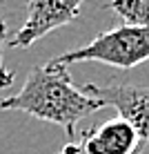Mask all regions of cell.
<instances>
[{
  "mask_svg": "<svg viewBox=\"0 0 149 154\" xmlns=\"http://www.w3.org/2000/svg\"><path fill=\"white\" fill-rule=\"evenodd\" d=\"M0 109L25 112L34 119L60 125L67 136H76V125L91 112L105 109L100 100L85 96L73 85L69 67L49 60L29 72L18 94L0 100Z\"/></svg>",
  "mask_w": 149,
  "mask_h": 154,
  "instance_id": "1",
  "label": "cell"
},
{
  "mask_svg": "<svg viewBox=\"0 0 149 154\" xmlns=\"http://www.w3.org/2000/svg\"><path fill=\"white\" fill-rule=\"evenodd\" d=\"M54 60L65 67L73 65V63L98 60L105 65L131 69V67L149 60V27L122 25L116 29L100 31L89 45L71 49L67 54L54 58Z\"/></svg>",
  "mask_w": 149,
  "mask_h": 154,
  "instance_id": "2",
  "label": "cell"
},
{
  "mask_svg": "<svg viewBox=\"0 0 149 154\" xmlns=\"http://www.w3.org/2000/svg\"><path fill=\"white\" fill-rule=\"evenodd\" d=\"M80 92L85 96L100 100L105 107H116L120 119L127 121L136 130V136H138L136 154L145 152V147L149 145V87L109 81L107 85L85 83Z\"/></svg>",
  "mask_w": 149,
  "mask_h": 154,
  "instance_id": "3",
  "label": "cell"
},
{
  "mask_svg": "<svg viewBox=\"0 0 149 154\" xmlns=\"http://www.w3.org/2000/svg\"><path fill=\"white\" fill-rule=\"evenodd\" d=\"M85 0H29L27 20L16 34L9 38V47L27 49L42 36L62 25H69L80 14V5Z\"/></svg>",
  "mask_w": 149,
  "mask_h": 154,
  "instance_id": "4",
  "label": "cell"
},
{
  "mask_svg": "<svg viewBox=\"0 0 149 154\" xmlns=\"http://www.w3.org/2000/svg\"><path fill=\"white\" fill-rule=\"evenodd\" d=\"M80 145L87 154H136L138 136L134 127L118 116L100 127L87 130Z\"/></svg>",
  "mask_w": 149,
  "mask_h": 154,
  "instance_id": "5",
  "label": "cell"
},
{
  "mask_svg": "<svg viewBox=\"0 0 149 154\" xmlns=\"http://www.w3.org/2000/svg\"><path fill=\"white\" fill-rule=\"evenodd\" d=\"M107 9L116 11L131 27H149V0H109Z\"/></svg>",
  "mask_w": 149,
  "mask_h": 154,
  "instance_id": "6",
  "label": "cell"
},
{
  "mask_svg": "<svg viewBox=\"0 0 149 154\" xmlns=\"http://www.w3.org/2000/svg\"><path fill=\"white\" fill-rule=\"evenodd\" d=\"M9 40L7 36V25H4V20L0 18V87H9V85L13 83V72H9L7 67H4V42Z\"/></svg>",
  "mask_w": 149,
  "mask_h": 154,
  "instance_id": "7",
  "label": "cell"
},
{
  "mask_svg": "<svg viewBox=\"0 0 149 154\" xmlns=\"http://www.w3.org/2000/svg\"><path fill=\"white\" fill-rule=\"evenodd\" d=\"M56 154H87V152L82 150L80 143H69V145H65L62 150H58Z\"/></svg>",
  "mask_w": 149,
  "mask_h": 154,
  "instance_id": "8",
  "label": "cell"
},
{
  "mask_svg": "<svg viewBox=\"0 0 149 154\" xmlns=\"http://www.w3.org/2000/svg\"><path fill=\"white\" fill-rule=\"evenodd\" d=\"M2 5H4V0H0V7H2Z\"/></svg>",
  "mask_w": 149,
  "mask_h": 154,
  "instance_id": "9",
  "label": "cell"
}]
</instances>
